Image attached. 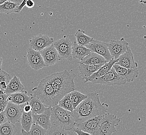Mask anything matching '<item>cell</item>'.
<instances>
[{
    "label": "cell",
    "instance_id": "1",
    "mask_svg": "<svg viewBox=\"0 0 146 135\" xmlns=\"http://www.w3.org/2000/svg\"><path fill=\"white\" fill-rule=\"evenodd\" d=\"M86 95L87 98L73 111L76 125L108 112L109 105L105 103H101L99 94L93 92Z\"/></svg>",
    "mask_w": 146,
    "mask_h": 135
},
{
    "label": "cell",
    "instance_id": "2",
    "mask_svg": "<svg viewBox=\"0 0 146 135\" xmlns=\"http://www.w3.org/2000/svg\"><path fill=\"white\" fill-rule=\"evenodd\" d=\"M75 76L67 70L48 76L59 100L67 94L76 91Z\"/></svg>",
    "mask_w": 146,
    "mask_h": 135
},
{
    "label": "cell",
    "instance_id": "3",
    "mask_svg": "<svg viewBox=\"0 0 146 135\" xmlns=\"http://www.w3.org/2000/svg\"><path fill=\"white\" fill-rule=\"evenodd\" d=\"M32 95L37 97L46 108L58 105L60 101L48 76L42 79L37 87L32 89Z\"/></svg>",
    "mask_w": 146,
    "mask_h": 135
},
{
    "label": "cell",
    "instance_id": "4",
    "mask_svg": "<svg viewBox=\"0 0 146 135\" xmlns=\"http://www.w3.org/2000/svg\"><path fill=\"white\" fill-rule=\"evenodd\" d=\"M50 122L52 125L65 129H73L76 127L73 112L62 108L58 105L52 107Z\"/></svg>",
    "mask_w": 146,
    "mask_h": 135
},
{
    "label": "cell",
    "instance_id": "5",
    "mask_svg": "<svg viewBox=\"0 0 146 135\" xmlns=\"http://www.w3.org/2000/svg\"><path fill=\"white\" fill-rule=\"evenodd\" d=\"M121 119L115 115L107 112L104 117L94 135H111L117 132L116 127L120 123Z\"/></svg>",
    "mask_w": 146,
    "mask_h": 135
},
{
    "label": "cell",
    "instance_id": "6",
    "mask_svg": "<svg viewBox=\"0 0 146 135\" xmlns=\"http://www.w3.org/2000/svg\"><path fill=\"white\" fill-rule=\"evenodd\" d=\"M91 82L96 84L105 85H123L127 82V80L123 76L117 73L113 68L104 76L94 79Z\"/></svg>",
    "mask_w": 146,
    "mask_h": 135
},
{
    "label": "cell",
    "instance_id": "7",
    "mask_svg": "<svg viewBox=\"0 0 146 135\" xmlns=\"http://www.w3.org/2000/svg\"><path fill=\"white\" fill-rule=\"evenodd\" d=\"M54 45L62 59L71 60L72 58V43L70 38L66 36L55 41Z\"/></svg>",
    "mask_w": 146,
    "mask_h": 135
},
{
    "label": "cell",
    "instance_id": "8",
    "mask_svg": "<svg viewBox=\"0 0 146 135\" xmlns=\"http://www.w3.org/2000/svg\"><path fill=\"white\" fill-rule=\"evenodd\" d=\"M25 104L19 105L12 102H9L4 110L7 120L14 124L20 122L23 112V107Z\"/></svg>",
    "mask_w": 146,
    "mask_h": 135
},
{
    "label": "cell",
    "instance_id": "9",
    "mask_svg": "<svg viewBox=\"0 0 146 135\" xmlns=\"http://www.w3.org/2000/svg\"><path fill=\"white\" fill-rule=\"evenodd\" d=\"M108 45L109 52L114 59H118L129 47V43L123 38L119 40H111Z\"/></svg>",
    "mask_w": 146,
    "mask_h": 135
},
{
    "label": "cell",
    "instance_id": "10",
    "mask_svg": "<svg viewBox=\"0 0 146 135\" xmlns=\"http://www.w3.org/2000/svg\"><path fill=\"white\" fill-rule=\"evenodd\" d=\"M27 58L28 65L35 70H39L46 67L40 52L35 50L31 47L28 48Z\"/></svg>",
    "mask_w": 146,
    "mask_h": 135
},
{
    "label": "cell",
    "instance_id": "11",
    "mask_svg": "<svg viewBox=\"0 0 146 135\" xmlns=\"http://www.w3.org/2000/svg\"><path fill=\"white\" fill-rule=\"evenodd\" d=\"M54 42V40L53 38L41 33L33 36L30 40V47L36 51L41 52L46 47L52 45Z\"/></svg>",
    "mask_w": 146,
    "mask_h": 135
},
{
    "label": "cell",
    "instance_id": "12",
    "mask_svg": "<svg viewBox=\"0 0 146 135\" xmlns=\"http://www.w3.org/2000/svg\"><path fill=\"white\" fill-rule=\"evenodd\" d=\"M86 47L89 48L91 52L97 53L104 57L108 62L113 59L109 52L108 43H107L93 40L90 43L87 45Z\"/></svg>",
    "mask_w": 146,
    "mask_h": 135
},
{
    "label": "cell",
    "instance_id": "13",
    "mask_svg": "<svg viewBox=\"0 0 146 135\" xmlns=\"http://www.w3.org/2000/svg\"><path fill=\"white\" fill-rule=\"evenodd\" d=\"M40 53L46 67L55 65L62 60L53 44L41 50Z\"/></svg>",
    "mask_w": 146,
    "mask_h": 135
},
{
    "label": "cell",
    "instance_id": "14",
    "mask_svg": "<svg viewBox=\"0 0 146 135\" xmlns=\"http://www.w3.org/2000/svg\"><path fill=\"white\" fill-rule=\"evenodd\" d=\"M104 115H101L91 118L81 123L76 124V127H78L84 132L91 134V135H94Z\"/></svg>",
    "mask_w": 146,
    "mask_h": 135
},
{
    "label": "cell",
    "instance_id": "15",
    "mask_svg": "<svg viewBox=\"0 0 146 135\" xmlns=\"http://www.w3.org/2000/svg\"><path fill=\"white\" fill-rule=\"evenodd\" d=\"M118 60V62L115 64L122 67L132 69H137V68L138 65L136 62H135L133 54L129 47L125 53L119 57Z\"/></svg>",
    "mask_w": 146,
    "mask_h": 135
},
{
    "label": "cell",
    "instance_id": "16",
    "mask_svg": "<svg viewBox=\"0 0 146 135\" xmlns=\"http://www.w3.org/2000/svg\"><path fill=\"white\" fill-rule=\"evenodd\" d=\"M52 107L46 108L45 111L42 114H32L35 123L38 124L40 126L47 130L52 125L50 122V116Z\"/></svg>",
    "mask_w": 146,
    "mask_h": 135
},
{
    "label": "cell",
    "instance_id": "17",
    "mask_svg": "<svg viewBox=\"0 0 146 135\" xmlns=\"http://www.w3.org/2000/svg\"><path fill=\"white\" fill-rule=\"evenodd\" d=\"M113 68L117 73L125 78L127 82H133L139 75V71L137 69H127L117 64H114Z\"/></svg>",
    "mask_w": 146,
    "mask_h": 135
},
{
    "label": "cell",
    "instance_id": "18",
    "mask_svg": "<svg viewBox=\"0 0 146 135\" xmlns=\"http://www.w3.org/2000/svg\"><path fill=\"white\" fill-rule=\"evenodd\" d=\"M118 60H119L118 59H113L108 62L106 63L105 64L103 65L99 70H98L97 71L89 77H88L87 79H85L84 83H86L88 82H92L94 79H96L100 77L104 76L105 74L111 70L112 68L113 67V66L114 64H115L117 62H118Z\"/></svg>",
    "mask_w": 146,
    "mask_h": 135
},
{
    "label": "cell",
    "instance_id": "19",
    "mask_svg": "<svg viewBox=\"0 0 146 135\" xmlns=\"http://www.w3.org/2000/svg\"><path fill=\"white\" fill-rule=\"evenodd\" d=\"M31 98V95L30 96H28L27 91H24L21 92L9 94L7 100L9 102H12L15 104L20 105L29 103Z\"/></svg>",
    "mask_w": 146,
    "mask_h": 135
},
{
    "label": "cell",
    "instance_id": "20",
    "mask_svg": "<svg viewBox=\"0 0 146 135\" xmlns=\"http://www.w3.org/2000/svg\"><path fill=\"white\" fill-rule=\"evenodd\" d=\"M104 65H88L84 64H80L79 66L80 75L82 79H87L93 74L99 70Z\"/></svg>",
    "mask_w": 146,
    "mask_h": 135
},
{
    "label": "cell",
    "instance_id": "21",
    "mask_svg": "<svg viewBox=\"0 0 146 135\" xmlns=\"http://www.w3.org/2000/svg\"><path fill=\"white\" fill-rule=\"evenodd\" d=\"M91 53V50L88 47L79 45L76 41L73 43L72 56L74 59H79L81 61L86 56Z\"/></svg>",
    "mask_w": 146,
    "mask_h": 135
},
{
    "label": "cell",
    "instance_id": "22",
    "mask_svg": "<svg viewBox=\"0 0 146 135\" xmlns=\"http://www.w3.org/2000/svg\"><path fill=\"white\" fill-rule=\"evenodd\" d=\"M108 62L105 58L95 53H90L86 56L84 59L80 62V64H84L88 65H104Z\"/></svg>",
    "mask_w": 146,
    "mask_h": 135
},
{
    "label": "cell",
    "instance_id": "23",
    "mask_svg": "<svg viewBox=\"0 0 146 135\" xmlns=\"http://www.w3.org/2000/svg\"><path fill=\"white\" fill-rule=\"evenodd\" d=\"M25 87L17 76L14 75L9 82L5 93L6 94H12L24 91Z\"/></svg>",
    "mask_w": 146,
    "mask_h": 135
},
{
    "label": "cell",
    "instance_id": "24",
    "mask_svg": "<svg viewBox=\"0 0 146 135\" xmlns=\"http://www.w3.org/2000/svg\"><path fill=\"white\" fill-rule=\"evenodd\" d=\"M46 135H78L73 129H65L62 127L52 125L47 130Z\"/></svg>",
    "mask_w": 146,
    "mask_h": 135
},
{
    "label": "cell",
    "instance_id": "25",
    "mask_svg": "<svg viewBox=\"0 0 146 135\" xmlns=\"http://www.w3.org/2000/svg\"><path fill=\"white\" fill-rule=\"evenodd\" d=\"M31 96L32 98L29 103L32 108V114H40L43 113L46 109V106L37 97L33 96L32 94Z\"/></svg>",
    "mask_w": 146,
    "mask_h": 135
},
{
    "label": "cell",
    "instance_id": "26",
    "mask_svg": "<svg viewBox=\"0 0 146 135\" xmlns=\"http://www.w3.org/2000/svg\"><path fill=\"white\" fill-rule=\"evenodd\" d=\"M20 122L21 125L22 129L27 132H29L31 129L32 124L34 123L32 111L29 112L23 111Z\"/></svg>",
    "mask_w": 146,
    "mask_h": 135
},
{
    "label": "cell",
    "instance_id": "27",
    "mask_svg": "<svg viewBox=\"0 0 146 135\" xmlns=\"http://www.w3.org/2000/svg\"><path fill=\"white\" fill-rule=\"evenodd\" d=\"M19 6L17 4L8 0L6 2L0 5V13L10 14L11 13H19L18 8Z\"/></svg>",
    "mask_w": 146,
    "mask_h": 135
},
{
    "label": "cell",
    "instance_id": "28",
    "mask_svg": "<svg viewBox=\"0 0 146 135\" xmlns=\"http://www.w3.org/2000/svg\"><path fill=\"white\" fill-rule=\"evenodd\" d=\"M17 132L15 124L9 121L0 125V135H15Z\"/></svg>",
    "mask_w": 146,
    "mask_h": 135
},
{
    "label": "cell",
    "instance_id": "29",
    "mask_svg": "<svg viewBox=\"0 0 146 135\" xmlns=\"http://www.w3.org/2000/svg\"><path fill=\"white\" fill-rule=\"evenodd\" d=\"M75 37L78 44L84 46L90 43L94 40L93 38L85 34V31L81 29H79L76 31Z\"/></svg>",
    "mask_w": 146,
    "mask_h": 135
},
{
    "label": "cell",
    "instance_id": "30",
    "mask_svg": "<svg viewBox=\"0 0 146 135\" xmlns=\"http://www.w3.org/2000/svg\"><path fill=\"white\" fill-rule=\"evenodd\" d=\"M46 129H44L38 124L35 123L32 124L31 129L29 132L25 131L23 129L21 131L23 135H46Z\"/></svg>",
    "mask_w": 146,
    "mask_h": 135
},
{
    "label": "cell",
    "instance_id": "31",
    "mask_svg": "<svg viewBox=\"0 0 146 135\" xmlns=\"http://www.w3.org/2000/svg\"><path fill=\"white\" fill-rule=\"evenodd\" d=\"M87 98V95H85L79 91H72L71 93V100L74 109H76L83 100Z\"/></svg>",
    "mask_w": 146,
    "mask_h": 135
},
{
    "label": "cell",
    "instance_id": "32",
    "mask_svg": "<svg viewBox=\"0 0 146 135\" xmlns=\"http://www.w3.org/2000/svg\"><path fill=\"white\" fill-rule=\"evenodd\" d=\"M59 106L62 108L73 112L74 111L73 105L71 100V93L65 95L58 103Z\"/></svg>",
    "mask_w": 146,
    "mask_h": 135
},
{
    "label": "cell",
    "instance_id": "33",
    "mask_svg": "<svg viewBox=\"0 0 146 135\" xmlns=\"http://www.w3.org/2000/svg\"><path fill=\"white\" fill-rule=\"evenodd\" d=\"M12 78L13 77L11 75L6 71L2 70L0 71V83L5 82L9 84Z\"/></svg>",
    "mask_w": 146,
    "mask_h": 135
},
{
    "label": "cell",
    "instance_id": "34",
    "mask_svg": "<svg viewBox=\"0 0 146 135\" xmlns=\"http://www.w3.org/2000/svg\"><path fill=\"white\" fill-rule=\"evenodd\" d=\"M8 94H6L5 92L0 91V104H7L9 103L8 100Z\"/></svg>",
    "mask_w": 146,
    "mask_h": 135
},
{
    "label": "cell",
    "instance_id": "35",
    "mask_svg": "<svg viewBox=\"0 0 146 135\" xmlns=\"http://www.w3.org/2000/svg\"><path fill=\"white\" fill-rule=\"evenodd\" d=\"M7 118L6 117L5 111L2 112L0 113V124L5 123L7 122Z\"/></svg>",
    "mask_w": 146,
    "mask_h": 135
},
{
    "label": "cell",
    "instance_id": "36",
    "mask_svg": "<svg viewBox=\"0 0 146 135\" xmlns=\"http://www.w3.org/2000/svg\"><path fill=\"white\" fill-rule=\"evenodd\" d=\"M74 132H76L78 135H91V134H89L88 132H84L83 130H82L81 129H80L78 127H75L74 128Z\"/></svg>",
    "mask_w": 146,
    "mask_h": 135
},
{
    "label": "cell",
    "instance_id": "37",
    "mask_svg": "<svg viewBox=\"0 0 146 135\" xmlns=\"http://www.w3.org/2000/svg\"><path fill=\"white\" fill-rule=\"evenodd\" d=\"M23 111L25 112H29L32 111L31 106L29 105V103H27L23 107Z\"/></svg>",
    "mask_w": 146,
    "mask_h": 135
},
{
    "label": "cell",
    "instance_id": "38",
    "mask_svg": "<svg viewBox=\"0 0 146 135\" xmlns=\"http://www.w3.org/2000/svg\"><path fill=\"white\" fill-rule=\"evenodd\" d=\"M25 5L29 9H31L35 6V2L33 0H28L26 2Z\"/></svg>",
    "mask_w": 146,
    "mask_h": 135
},
{
    "label": "cell",
    "instance_id": "39",
    "mask_svg": "<svg viewBox=\"0 0 146 135\" xmlns=\"http://www.w3.org/2000/svg\"><path fill=\"white\" fill-rule=\"evenodd\" d=\"M28 0H23V2L21 3V4L19 6H18V12L20 13L21 12V11L23 9V7L25 6V4L26 2Z\"/></svg>",
    "mask_w": 146,
    "mask_h": 135
},
{
    "label": "cell",
    "instance_id": "40",
    "mask_svg": "<svg viewBox=\"0 0 146 135\" xmlns=\"http://www.w3.org/2000/svg\"><path fill=\"white\" fill-rule=\"evenodd\" d=\"M7 104H0V113L4 111L5 109L6 108Z\"/></svg>",
    "mask_w": 146,
    "mask_h": 135
},
{
    "label": "cell",
    "instance_id": "41",
    "mask_svg": "<svg viewBox=\"0 0 146 135\" xmlns=\"http://www.w3.org/2000/svg\"><path fill=\"white\" fill-rule=\"evenodd\" d=\"M9 1H11L16 4H17L19 5L21 4V3H23V0H9Z\"/></svg>",
    "mask_w": 146,
    "mask_h": 135
},
{
    "label": "cell",
    "instance_id": "42",
    "mask_svg": "<svg viewBox=\"0 0 146 135\" xmlns=\"http://www.w3.org/2000/svg\"><path fill=\"white\" fill-rule=\"evenodd\" d=\"M2 64H3V58L2 57L0 56V71L1 70L2 68Z\"/></svg>",
    "mask_w": 146,
    "mask_h": 135
},
{
    "label": "cell",
    "instance_id": "43",
    "mask_svg": "<svg viewBox=\"0 0 146 135\" xmlns=\"http://www.w3.org/2000/svg\"><path fill=\"white\" fill-rule=\"evenodd\" d=\"M8 0H0V5L3 4L5 2H6V1H7Z\"/></svg>",
    "mask_w": 146,
    "mask_h": 135
},
{
    "label": "cell",
    "instance_id": "44",
    "mask_svg": "<svg viewBox=\"0 0 146 135\" xmlns=\"http://www.w3.org/2000/svg\"><path fill=\"white\" fill-rule=\"evenodd\" d=\"M1 91V88H0V91Z\"/></svg>",
    "mask_w": 146,
    "mask_h": 135
},
{
    "label": "cell",
    "instance_id": "45",
    "mask_svg": "<svg viewBox=\"0 0 146 135\" xmlns=\"http://www.w3.org/2000/svg\"><path fill=\"white\" fill-rule=\"evenodd\" d=\"M0 125H1V124H0Z\"/></svg>",
    "mask_w": 146,
    "mask_h": 135
}]
</instances>
